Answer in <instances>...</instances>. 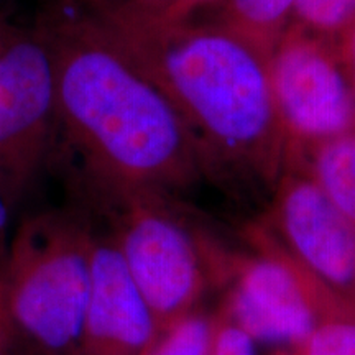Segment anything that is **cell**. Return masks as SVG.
Wrapping results in <instances>:
<instances>
[{
  "label": "cell",
  "instance_id": "10",
  "mask_svg": "<svg viewBox=\"0 0 355 355\" xmlns=\"http://www.w3.org/2000/svg\"><path fill=\"white\" fill-rule=\"evenodd\" d=\"M291 170L304 171L355 225V132L314 146Z\"/></svg>",
  "mask_w": 355,
  "mask_h": 355
},
{
  "label": "cell",
  "instance_id": "16",
  "mask_svg": "<svg viewBox=\"0 0 355 355\" xmlns=\"http://www.w3.org/2000/svg\"><path fill=\"white\" fill-rule=\"evenodd\" d=\"M337 53L355 94V19L336 40Z\"/></svg>",
  "mask_w": 355,
  "mask_h": 355
},
{
  "label": "cell",
  "instance_id": "2",
  "mask_svg": "<svg viewBox=\"0 0 355 355\" xmlns=\"http://www.w3.org/2000/svg\"><path fill=\"white\" fill-rule=\"evenodd\" d=\"M99 19L165 92L214 171L275 189L288 148L263 55L220 24L157 19L119 3Z\"/></svg>",
  "mask_w": 355,
  "mask_h": 355
},
{
  "label": "cell",
  "instance_id": "5",
  "mask_svg": "<svg viewBox=\"0 0 355 355\" xmlns=\"http://www.w3.org/2000/svg\"><path fill=\"white\" fill-rule=\"evenodd\" d=\"M58 127L55 73L38 28L0 24V196L13 211L43 166Z\"/></svg>",
  "mask_w": 355,
  "mask_h": 355
},
{
  "label": "cell",
  "instance_id": "23",
  "mask_svg": "<svg viewBox=\"0 0 355 355\" xmlns=\"http://www.w3.org/2000/svg\"><path fill=\"white\" fill-rule=\"evenodd\" d=\"M0 24H2V20H0Z\"/></svg>",
  "mask_w": 355,
  "mask_h": 355
},
{
  "label": "cell",
  "instance_id": "11",
  "mask_svg": "<svg viewBox=\"0 0 355 355\" xmlns=\"http://www.w3.org/2000/svg\"><path fill=\"white\" fill-rule=\"evenodd\" d=\"M217 24L268 58L293 21L296 0H222Z\"/></svg>",
  "mask_w": 355,
  "mask_h": 355
},
{
  "label": "cell",
  "instance_id": "13",
  "mask_svg": "<svg viewBox=\"0 0 355 355\" xmlns=\"http://www.w3.org/2000/svg\"><path fill=\"white\" fill-rule=\"evenodd\" d=\"M214 318L191 313L159 332L144 355H207Z\"/></svg>",
  "mask_w": 355,
  "mask_h": 355
},
{
  "label": "cell",
  "instance_id": "21",
  "mask_svg": "<svg viewBox=\"0 0 355 355\" xmlns=\"http://www.w3.org/2000/svg\"><path fill=\"white\" fill-rule=\"evenodd\" d=\"M97 17H104L115 7V0H71Z\"/></svg>",
  "mask_w": 355,
  "mask_h": 355
},
{
  "label": "cell",
  "instance_id": "3",
  "mask_svg": "<svg viewBox=\"0 0 355 355\" xmlns=\"http://www.w3.org/2000/svg\"><path fill=\"white\" fill-rule=\"evenodd\" d=\"M94 235L58 212L17 227L0 263V296L25 355H74L89 293Z\"/></svg>",
  "mask_w": 355,
  "mask_h": 355
},
{
  "label": "cell",
  "instance_id": "22",
  "mask_svg": "<svg viewBox=\"0 0 355 355\" xmlns=\"http://www.w3.org/2000/svg\"><path fill=\"white\" fill-rule=\"evenodd\" d=\"M278 355H298V354H296L295 349H291V350H288V352H282V354H278Z\"/></svg>",
  "mask_w": 355,
  "mask_h": 355
},
{
  "label": "cell",
  "instance_id": "6",
  "mask_svg": "<svg viewBox=\"0 0 355 355\" xmlns=\"http://www.w3.org/2000/svg\"><path fill=\"white\" fill-rule=\"evenodd\" d=\"M109 206L117 219V250L158 331H165L194 313L206 288L204 250L166 209L163 196L128 194Z\"/></svg>",
  "mask_w": 355,
  "mask_h": 355
},
{
  "label": "cell",
  "instance_id": "12",
  "mask_svg": "<svg viewBox=\"0 0 355 355\" xmlns=\"http://www.w3.org/2000/svg\"><path fill=\"white\" fill-rule=\"evenodd\" d=\"M293 349L298 355H355V306L318 279L316 322L308 339Z\"/></svg>",
  "mask_w": 355,
  "mask_h": 355
},
{
  "label": "cell",
  "instance_id": "15",
  "mask_svg": "<svg viewBox=\"0 0 355 355\" xmlns=\"http://www.w3.org/2000/svg\"><path fill=\"white\" fill-rule=\"evenodd\" d=\"M207 355H255L254 340L219 314L214 318Z\"/></svg>",
  "mask_w": 355,
  "mask_h": 355
},
{
  "label": "cell",
  "instance_id": "1",
  "mask_svg": "<svg viewBox=\"0 0 355 355\" xmlns=\"http://www.w3.org/2000/svg\"><path fill=\"white\" fill-rule=\"evenodd\" d=\"M79 8L48 12L37 28L53 61L58 127L102 201L163 196L214 176L165 92L104 20Z\"/></svg>",
  "mask_w": 355,
  "mask_h": 355
},
{
  "label": "cell",
  "instance_id": "7",
  "mask_svg": "<svg viewBox=\"0 0 355 355\" xmlns=\"http://www.w3.org/2000/svg\"><path fill=\"white\" fill-rule=\"evenodd\" d=\"M254 254L214 255L227 279L220 316L252 340L300 347L316 322L318 279L265 227H252Z\"/></svg>",
  "mask_w": 355,
  "mask_h": 355
},
{
  "label": "cell",
  "instance_id": "14",
  "mask_svg": "<svg viewBox=\"0 0 355 355\" xmlns=\"http://www.w3.org/2000/svg\"><path fill=\"white\" fill-rule=\"evenodd\" d=\"M355 19V0H296L291 24L336 42Z\"/></svg>",
  "mask_w": 355,
  "mask_h": 355
},
{
  "label": "cell",
  "instance_id": "19",
  "mask_svg": "<svg viewBox=\"0 0 355 355\" xmlns=\"http://www.w3.org/2000/svg\"><path fill=\"white\" fill-rule=\"evenodd\" d=\"M220 2L222 0H176L166 20H191V17L201 8L219 6Z\"/></svg>",
  "mask_w": 355,
  "mask_h": 355
},
{
  "label": "cell",
  "instance_id": "8",
  "mask_svg": "<svg viewBox=\"0 0 355 355\" xmlns=\"http://www.w3.org/2000/svg\"><path fill=\"white\" fill-rule=\"evenodd\" d=\"M272 224L293 259L324 286L355 306V225L301 170L273 189Z\"/></svg>",
  "mask_w": 355,
  "mask_h": 355
},
{
  "label": "cell",
  "instance_id": "9",
  "mask_svg": "<svg viewBox=\"0 0 355 355\" xmlns=\"http://www.w3.org/2000/svg\"><path fill=\"white\" fill-rule=\"evenodd\" d=\"M158 336L114 239L94 237L91 293L74 355H144Z\"/></svg>",
  "mask_w": 355,
  "mask_h": 355
},
{
  "label": "cell",
  "instance_id": "20",
  "mask_svg": "<svg viewBox=\"0 0 355 355\" xmlns=\"http://www.w3.org/2000/svg\"><path fill=\"white\" fill-rule=\"evenodd\" d=\"M10 214H12V209L8 207L6 199L0 196V263H2L3 255H6V250L8 245L7 229H8V222H10Z\"/></svg>",
  "mask_w": 355,
  "mask_h": 355
},
{
  "label": "cell",
  "instance_id": "17",
  "mask_svg": "<svg viewBox=\"0 0 355 355\" xmlns=\"http://www.w3.org/2000/svg\"><path fill=\"white\" fill-rule=\"evenodd\" d=\"M176 0H119V6L128 8L141 15L157 17V19H168Z\"/></svg>",
  "mask_w": 355,
  "mask_h": 355
},
{
  "label": "cell",
  "instance_id": "4",
  "mask_svg": "<svg viewBox=\"0 0 355 355\" xmlns=\"http://www.w3.org/2000/svg\"><path fill=\"white\" fill-rule=\"evenodd\" d=\"M266 68L288 170L314 146L355 132V94L336 42L291 24L266 58Z\"/></svg>",
  "mask_w": 355,
  "mask_h": 355
},
{
  "label": "cell",
  "instance_id": "18",
  "mask_svg": "<svg viewBox=\"0 0 355 355\" xmlns=\"http://www.w3.org/2000/svg\"><path fill=\"white\" fill-rule=\"evenodd\" d=\"M0 355H25L15 331L8 321L7 311L0 296Z\"/></svg>",
  "mask_w": 355,
  "mask_h": 355
}]
</instances>
